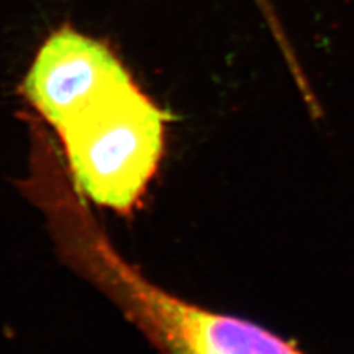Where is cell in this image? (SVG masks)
<instances>
[{
  "label": "cell",
  "instance_id": "cell-2",
  "mask_svg": "<svg viewBox=\"0 0 354 354\" xmlns=\"http://www.w3.org/2000/svg\"><path fill=\"white\" fill-rule=\"evenodd\" d=\"M169 114L130 82L57 130L70 179L87 201L131 214L157 173Z\"/></svg>",
  "mask_w": 354,
  "mask_h": 354
},
{
  "label": "cell",
  "instance_id": "cell-4",
  "mask_svg": "<svg viewBox=\"0 0 354 354\" xmlns=\"http://www.w3.org/2000/svg\"><path fill=\"white\" fill-rule=\"evenodd\" d=\"M264 2H268V0H264ZM264 2H263V3H264Z\"/></svg>",
  "mask_w": 354,
  "mask_h": 354
},
{
  "label": "cell",
  "instance_id": "cell-3",
  "mask_svg": "<svg viewBox=\"0 0 354 354\" xmlns=\"http://www.w3.org/2000/svg\"><path fill=\"white\" fill-rule=\"evenodd\" d=\"M130 82L127 68L105 43L64 27L37 50L24 79V95L59 130L99 97Z\"/></svg>",
  "mask_w": 354,
  "mask_h": 354
},
{
  "label": "cell",
  "instance_id": "cell-1",
  "mask_svg": "<svg viewBox=\"0 0 354 354\" xmlns=\"http://www.w3.org/2000/svg\"><path fill=\"white\" fill-rule=\"evenodd\" d=\"M52 236L59 257L106 295L161 354H306L250 320L162 290L121 256L91 209L62 217Z\"/></svg>",
  "mask_w": 354,
  "mask_h": 354
}]
</instances>
